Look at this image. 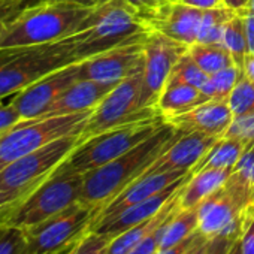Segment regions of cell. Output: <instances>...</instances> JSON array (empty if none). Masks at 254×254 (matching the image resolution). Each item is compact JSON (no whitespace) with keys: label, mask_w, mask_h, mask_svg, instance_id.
I'll list each match as a JSON object with an SVG mask.
<instances>
[{"label":"cell","mask_w":254,"mask_h":254,"mask_svg":"<svg viewBox=\"0 0 254 254\" xmlns=\"http://www.w3.org/2000/svg\"><path fill=\"white\" fill-rule=\"evenodd\" d=\"M180 133L181 130L165 121L150 138L135 148L100 168L85 172L79 202L96 208L99 212L127 186L136 181Z\"/></svg>","instance_id":"obj_1"},{"label":"cell","mask_w":254,"mask_h":254,"mask_svg":"<svg viewBox=\"0 0 254 254\" xmlns=\"http://www.w3.org/2000/svg\"><path fill=\"white\" fill-rule=\"evenodd\" d=\"M148 32L138 12L124 0H108L91 8L78 30L62 41L72 62L81 63L108 50L141 42Z\"/></svg>","instance_id":"obj_2"},{"label":"cell","mask_w":254,"mask_h":254,"mask_svg":"<svg viewBox=\"0 0 254 254\" xmlns=\"http://www.w3.org/2000/svg\"><path fill=\"white\" fill-rule=\"evenodd\" d=\"M85 8L69 2H32L6 18L0 48H24L59 42L78 30L90 14Z\"/></svg>","instance_id":"obj_3"},{"label":"cell","mask_w":254,"mask_h":254,"mask_svg":"<svg viewBox=\"0 0 254 254\" xmlns=\"http://www.w3.org/2000/svg\"><path fill=\"white\" fill-rule=\"evenodd\" d=\"M78 144L79 135L63 136L0 171V223L54 174Z\"/></svg>","instance_id":"obj_4"},{"label":"cell","mask_w":254,"mask_h":254,"mask_svg":"<svg viewBox=\"0 0 254 254\" xmlns=\"http://www.w3.org/2000/svg\"><path fill=\"white\" fill-rule=\"evenodd\" d=\"M165 121L166 120L162 115H156L124 123L94 135L79 142L60 168L84 175L85 172L100 168L135 148L138 144L150 138Z\"/></svg>","instance_id":"obj_5"},{"label":"cell","mask_w":254,"mask_h":254,"mask_svg":"<svg viewBox=\"0 0 254 254\" xmlns=\"http://www.w3.org/2000/svg\"><path fill=\"white\" fill-rule=\"evenodd\" d=\"M73 64L63 41L24 48H0V99L24 90L39 78Z\"/></svg>","instance_id":"obj_6"},{"label":"cell","mask_w":254,"mask_h":254,"mask_svg":"<svg viewBox=\"0 0 254 254\" xmlns=\"http://www.w3.org/2000/svg\"><path fill=\"white\" fill-rule=\"evenodd\" d=\"M91 111L18 121L0 138V171L14 160L69 135H81Z\"/></svg>","instance_id":"obj_7"},{"label":"cell","mask_w":254,"mask_h":254,"mask_svg":"<svg viewBox=\"0 0 254 254\" xmlns=\"http://www.w3.org/2000/svg\"><path fill=\"white\" fill-rule=\"evenodd\" d=\"M81 190L82 174L69 172L59 166L54 174L26 197L2 224L23 230L33 227L78 202Z\"/></svg>","instance_id":"obj_8"},{"label":"cell","mask_w":254,"mask_h":254,"mask_svg":"<svg viewBox=\"0 0 254 254\" xmlns=\"http://www.w3.org/2000/svg\"><path fill=\"white\" fill-rule=\"evenodd\" d=\"M251 205H254L253 193L232 171L226 183L199 203L197 230L208 239L238 238L244 212Z\"/></svg>","instance_id":"obj_9"},{"label":"cell","mask_w":254,"mask_h":254,"mask_svg":"<svg viewBox=\"0 0 254 254\" xmlns=\"http://www.w3.org/2000/svg\"><path fill=\"white\" fill-rule=\"evenodd\" d=\"M156 115H162L157 108L142 105V73H138L117 84L91 111L79 135V142L120 124Z\"/></svg>","instance_id":"obj_10"},{"label":"cell","mask_w":254,"mask_h":254,"mask_svg":"<svg viewBox=\"0 0 254 254\" xmlns=\"http://www.w3.org/2000/svg\"><path fill=\"white\" fill-rule=\"evenodd\" d=\"M97 209L75 202L48 220L26 229L32 254H64L90 230Z\"/></svg>","instance_id":"obj_11"},{"label":"cell","mask_w":254,"mask_h":254,"mask_svg":"<svg viewBox=\"0 0 254 254\" xmlns=\"http://www.w3.org/2000/svg\"><path fill=\"white\" fill-rule=\"evenodd\" d=\"M142 105L145 108H157V99L166 87L172 69L189 51V47L150 30L142 39Z\"/></svg>","instance_id":"obj_12"},{"label":"cell","mask_w":254,"mask_h":254,"mask_svg":"<svg viewBox=\"0 0 254 254\" xmlns=\"http://www.w3.org/2000/svg\"><path fill=\"white\" fill-rule=\"evenodd\" d=\"M144 50L142 41L121 45L78 63V79L117 85L121 81L142 73Z\"/></svg>","instance_id":"obj_13"},{"label":"cell","mask_w":254,"mask_h":254,"mask_svg":"<svg viewBox=\"0 0 254 254\" xmlns=\"http://www.w3.org/2000/svg\"><path fill=\"white\" fill-rule=\"evenodd\" d=\"M78 79V63L57 69L12 96L23 120L44 117L51 105Z\"/></svg>","instance_id":"obj_14"},{"label":"cell","mask_w":254,"mask_h":254,"mask_svg":"<svg viewBox=\"0 0 254 254\" xmlns=\"http://www.w3.org/2000/svg\"><path fill=\"white\" fill-rule=\"evenodd\" d=\"M203 9L184 5L175 0H165L156 9L142 15L150 30L159 32L186 47L197 42L199 26Z\"/></svg>","instance_id":"obj_15"},{"label":"cell","mask_w":254,"mask_h":254,"mask_svg":"<svg viewBox=\"0 0 254 254\" xmlns=\"http://www.w3.org/2000/svg\"><path fill=\"white\" fill-rule=\"evenodd\" d=\"M217 139L218 138L215 136H206L202 133L181 132L141 177L175 171L190 172L199 163V160L209 151V148L215 144Z\"/></svg>","instance_id":"obj_16"},{"label":"cell","mask_w":254,"mask_h":254,"mask_svg":"<svg viewBox=\"0 0 254 254\" xmlns=\"http://www.w3.org/2000/svg\"><path fill=\"white\" fill-rule=\"evenodd\" d=\"M166 121L184 133H202L221 138L233 121V114L227 100L209 99L191 111L166 118Z\"/></svg>","instance_id":"obj_17"},{"label":"cell","mask_w":254,"mask_h":254,"mask_svg":"<svg viewBox=\"0 0 254 254\" xmlns=\"http://www.w3.org/2000/svg\"><path fill=\"white\" fill-rule=\"evenodd\" d=\"M190 174L191 172H189L186 177H183L181 180H178L177 183L169 186L162 193H159V194H156V196H153V197H150V199H147L144 202H139L136 205H132L129 208H126L124 211L118 212L114 217L93 221L90 230L100 232V233H108V235L115 236V235H118V233H121V232H124L127 229H130L133 226H138V224L153 218L181 190V187L189 180Z\"/></svg>","instance_id":"obj_18"},{"label":"cell","mask_w":254,"mask_h":254,"mask_svg":"<svg viewBox=\"0 0 254 254\" xmlns=\"http://www.w3.org/2000/svg\"><path fill=\"white\" fill-rule=\"evenodd\" d=\"M189 172L184 171H175V172H163V174H154V175H145L133 181L130 186H127L120 194H117L109 203H106L94 217L96 220H103L117 215L118 212L124 211L132 205H136L139 202H144L163 190H166L169 186L186 177Z\"/></svg>","instance_id":"obj_19"},{"label":"cell","mask_w":254,"mask_h":254,"mask_svg":"<svg viewBox=\"0 0 254 254\" xmlns=\"http://www.w3.org/2000/svg\"><path fill=\"white\" fill-rule=\"evenodd\" d=\"M114 87L115 85L112 84L91 79H76L62 93V96L51 105L45 115H69L93 111Z\"/></svg>","instance_id":"obj_20"},{"label":"cell","mask_w":254,"mask_h":254,"mask_svg":"<svg viewBox=\"0 0 254 254\" xmlns=\"http://www.w3.org/2000/svg\"><path fill=\"white\" fill-rule=\"evenodd\" d=\"M233 169H205L189 177L180 193V206L183 209L197 208L199 203L220 189L230 177Z\"/></svg>","instance_id":"obj_21"},{"label":"cell","mask_w":254,"mask_h":254,"mask_svg":"<svg viewBox=\"0 0 254 254\" xmlns=\"http://www.w3.org/2000/svg\"><path fill=\"white\" fill-rule=\"evenodd\" d=\"M208 100L209 97L200 88L186 84H166L157 99L156 106L166 120L169 117L191 111Z\"/></svg>","instance_id":"obj_22"},{"label":"cell","mask_w":254,"mask_h":254,"mask_svg":"<svg viewBox=\"0 0 254 254\" xmlns=\"http://www.w3.org/2000/svg\"><path fill=\"white\" fill-rule=\"evenodd\" d=\"M245 142L232 136H221L209 148V151L190 171L191 174L205 169H233L245 150Z\"/></svg>","instance_id":"obj_23"},{"label":"cell","mask_w":254,"mask_h":254,"mask_svg":"<svg viewBox=\"0 0 254 254\" xmlns=\"http://www.w3.org/2000/svg\"><path fill=\"white\" fill-rule=\"evenodd\" d=\"M199 229V215H197V208H190V209H183L178 206L175 212L171 215L169 221L166 223V227L163 230V236L160 241V250L171 248ZM159 250V251H160Z\"/></svg>","instance_id":"obj_24"},{"label":"cell","mask_w":254,"mask_h":254,"mask_svg":"<svg viewBox=\"0 0 254 254\" xmlns=\"http://www.w3.org/2000/svg\"><path fill=\"white\" fill-rule=\"evenodd\" d=\"M189 54L206 75L235 64L232 56L221 44H194L189 47Z\"/></svg>","instance_id":"obj_25"},{"label":"cell","mask_w":254,"mask_h":254,"mask_svg":"<svg viewBox=\"0 0 254 254\" xmlns=\"http://www.w3.org/2000/svg\"><path fill=\"white\" fill-rule=\"evenodd\" d=\"M235 14L236 11L224 5L211 9H203L196 44H221L224 27Z\"/></svg>","instance_id":"obj_26"},{"label":"cell","mask_w":254,"mask_h":254,"mask_svg":"<svg viewBox=\"0 0 254 254\" xmlns=\"http://www.w3.org/2000/svg\"><path fill=\"white\" fill-rule=\"evenodd\" d=\"M221 45L229 51L235 64L239 69H242L245 57L248 56V42H247L244 17L238 11L224 27Z\"/></svg>","instance_id":"obj_27"},{"label":"cell","mask_w":254,"mask_h":254,"mask_svg":"<svg viewBox=\"0 0 254 254\" xmlns=\"http://www.w3.org/2000/svg\"><path fill=\"white\" fill-rule=\"evenodd\" d=\"M208 79H209V75H206L199 67V64L191 59V56L187 51L172 69L166 84H186V85L200 88L203 91L205 85L208 84Z\"/></svg>","instance_id":"obj_28"},{"label":"cell","mask_w":254,"mask_h":254,"mask_svg":"<svg viewBox=\"0 0 254 254\" xmlns=\"http://www.w3.org/2000/svg\"><path fill=\"white\" fill-rule=\"evenodd\" d=\"M244 76V70L238 66H229L226 69H221L212 75H209L208 84L203 88V93L209 99L217 100H227L232 90L238 84V81Z\"/></svg>","instance_id":"obj_29"},{"label":"cell","mask_w":254,"mask_h":254,"mask_svg":"<svg viewBox=\"0 0 254 254\" xmlns=\"http://www.w3.org/2000/svg\"><path fill=\"white\" fill-rule=\"evenodd\" d=\"M227 103L232 109L233 118L254 114V85L245 75L232 90L230 96L227 97Z\"/></svg>","instance_id":"obj_30"},{"label":"cell","mask_w":254,"mask_h":254,"mask_svg":"<svg viewBox=\"0 0 254 254\" xmlns=\"http://www.w3.org/2000/svg\"><path fill=\"white\" fill-rule=\"evenodd\" d=\"M0 254H32L26 232L0 223Z\"/></svg>","instance_id":"obj_31"},{"label":"cell","mask_w":254,"mask_h":254,"mask_svg":"<svg viewBox=\"0 0 254 254\" xmlns=\"http://www.w3.org/2000/svg\"><path fill=\"white\" fill-rule=\"evenodd\" d=\"M112 235L88 230L73 247L70 254H108Z\"/></svg>","instance_id":"obj_32"},{"label":"cell","mask_w":254,"mask_h":254,"mask_svg":"<svg viewBox=\"0 0 254 254\" xmlns=\"http://www.w3.org/2000/svg\"><path fill=\"white\" fill-rule=\"evenodd\" d=\"M233 174L250 189L254 196V142L245 145L244 153L233 168Z\"/></svg>","instance_id":"obj_33"},{"label":"cell","mask_w":254,"mask_h":254,"mask_svg":"<svg viewBox=\"0 0 254 254\" xmlns=\"http://www.w3.org/2000/svg\"><path fill=\"white\" fill-rule=\"evenodd\" d=\"M239 242L242 254H254V205L248 206L244 212Z\"/></svg>","instance_id":"obj_34"},{"label":"cell","mask_w":254,"mask_h":254,"mask_svg":"<svg viewBox=\"0 0 254 254\" xmlns=\"http://www.w3.org/2000/svg\"><path fill=\"white\" fill-rule=\"evenodd\" d=\"M21 120L23 118L18 109L12 103V96L6 99H0V138Z\"/></svg>","instance_id":"obj_35"},{"label":"cell","mask_w":254,"mask_h":254,"mask_svg":"<svg viewBox=\"0 0 254 254\" xmlns=\"http://www.w3.org/2000/svg\"><path fill=\"white\" fill-rule=\"evenodd\" d=\"M175 212V211H174ZM172 212V214H174ZM171 214V215H172ZM171 215L168 217V220L162 224V226H159L156 230H153L147 238H144L130 253H127V254H157L159 253V250H160V241H162V236H163V230H165V227H166V223L169 221V218H171Z\"/></svg>","instance_id":"obj_36"},{"label":"cell","mask_w":254,"mask_h":254,"mask_svg":"<svg viewBox=\"0 0 254 254\" xmlns=\"http://www.w3.org/2000/svg\"><path fill=\"white\" fill-rule=\"evenodd\" d=\"M205 236L197 230V232H194L193 235H190L189 238H186L184 241H181L180 244H177V245H174V247H171V248H166V250H160L157 254H187V251L190 250V248H193L199 241H202Z\"/></svg>","instance_id":"obj_37"},{"label":"cell","mask_w":254,"mask_h":254,"mask_svg":"<svg viewBox=\"0 0 254 254\" xmlns=\"http://www.w3.org/2000/svg\"><path fill=\"white\" fill-rule=\"evenodd\" d=\"M124 2L129 5L130 8H133L139 17L145 15L147 12L156 9L160 3H163L165 0H124Z\"/></svg>","instance_id":"obj_38"},{"label":"cell","mask_w":254,"mask_h":254,"mask_svg":"<svg viewBox=\"0 0 254 254\" xmlns=\"http://www.w3.org/2000/svg\"><path fill=\"white\" fill-rule=\"evenodd\" d=\"M244 17L245 32H247V42H248V54H254V17L244 11H238Z\"/></svg>","instance_id":"obj_39"},{"label":"cell","mask_w":254,"mask_h":254,"mask_svg":"<svg viewBox=\"0 0 254 254\" xmlns=\"http://www.w3.org/2000/svg\"><path fill=\"white\" fill-rule=\"evenodd\" d=\"M236 238H229V236H218L211 239L212 241V251L211 254H227L230 250L232 244L235 242Z\"/></svg>","instance_id":"obj_40"},{"label":"cell","mask_w":254,"mask_h":254,"mask_svg":"<svg viewBox=\"0 0 254 254\" xmlns=\"http://www.w3.org/2000/svg\"><path fill=\"white\" fill-rule=\"evenodd\" d=\"M175 2H181L184 5H189L197 9H211V8L224 5V0H175Z\"/></svg>","instance_id":"obj_41"},{"label":"cell","mask_w":254,"mask_h":254,"mask_svg":"<svg viewBox=\"0 0 254 254\" xmlns=\"http://www.w3.org/2000/svg\"><path fill=\"white\" fill-rule=\"evenodd\" d=\"M23 6H24V3H17L14 0H0V18L12 15Z\"/></svg>","instance_id":"obj_42"},{"label":"cell","mask_w":254,"mask_h":254,"mask_svg":"<svg viewBox=\"0 0 254 254\" xmlns=\"http://www.w3.org/2000/svg\"><path fill=\"white\" fill-rule=\"evenodd\" d=\"M211 251H212V241L208 238H203L193 248H190L187 254H211Z\"/></svg>","instance_id":"obj_43"},{"label":"cell","mask_w":254,"mask_h":254,"mask_svg":"<svg viewBox=\"0 0 254 254\" xmlns=\"http://www.w3.org/2000/svg\"><path fill=\"white\" fill-rule=\"evenodd\" d=\"M242 70H244V75H245V76L253 82V85H254V54H248V56L245 57Z\"/></svg>","instance_id":"obj_44"},{"label":"cell","mask_w":254,"mask_h":254,"mask_svg":"<svg viewBox=\"0 0 254 254\" xmlns=\"http://www.w3.org/2000/svg\"><path fill=\"white\" fill-rule=\"evenodd\" d=\"M35 2H42V0H35ZM51 2H69V3H76L85 8H94L103 2H108V0H51Z\"/></svg>","instance_id":"obj_45"},{"label":"cell","mask_w":254,"mask_h":254,"mask_svg":"<svg viewBox=\"0 0 254 254\" xmlns=\"http://www.w3.org/2000/svg\"><path fill=\"white\" fill-rule=\"evenodd\" d=\"M247 5V0H224V6L233 9V11H239Z\"/></svg>","instance_id":"obj_46"},{"label":"cell","mask_w":254,"mask_h":254,"mask_svg":"<svg viewBox=\"0 0 254 254\" xmlns=\"http://www.w3.org/2000/svg\"><path fill=\"white\" fill-rule=\"evenodd\" d=\"M227 254H242V250H241V242H239V236L235 239V242L232 244L230 250L227 251Z\"/></svg>","instance_id":"obj_47"},{"label":"cell","mask_w":254,"mask_h":254,"mask_svg":"<svg viewBox=\"0 0 254 254\" xmlns=\"http://www.w3.org/2000/svg\"><path fill=\"white\" fill-rule=\"evenodd\" d=\"M239 11H244V12L250 14L251 17H254V0H247V5Z\"/></svg>","instance_id":"obj_48"},{"label":"cell","mask_w":254,"mask_h":254,"mask_svg":"<svg viewBox=\"0 0 254 254\" xmlns=\"http://www.w3.org/2000/svg\"><path fill=\"white\" fill-rule=\"evenodd\" d=\"M11 17V15H9ZM8 17H2L0 18V35H2V30H3V26H5V21H6Z\"/></svg>","instance_id":"obj_49"},{"label":"cell","mask_w":254,"mask_h":254,"mask_svg":"<svg viewBox=\"0 0 254 254\" xmlns=\"http://www.w3.org/2000/svg\"><path fill=\"white\" fill-rule=\"evenodd\" d=\"M14 2H17V3H32V2H35V0H14Z\"/></svg>","instance_id":"obj_50"},{"label":"cell","mask_w":254,"mask_h":254,"mask_svg":"<svg viewBox=\"0 0 254 254\" xmlns=\"http://www.w3.org/2000/svg\"><path fill=\"white\" fill-rule=\"evenodd\" d=\"M72 250H73V248H72ZM72 250H69V251H66L64 254H70V253H72Z\"/></svg>","instance_id":"obj_51"}]
</instances>
